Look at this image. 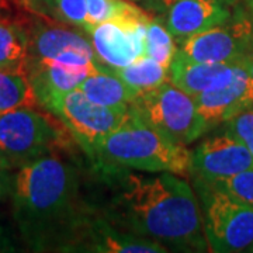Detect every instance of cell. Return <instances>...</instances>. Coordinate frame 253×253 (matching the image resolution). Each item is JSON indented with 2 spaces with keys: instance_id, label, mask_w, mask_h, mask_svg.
Listing matches in <instances>:
<instances>
[{
  "instance_id": "cell-1",
  "label": "cell",
  "mask_w": 253,
  "mask_h": 253,
  "mask_svg": "<svg viewBox=\"0 0 253 253\" xmlns=\"http://www.w3.org/2000/svg\"><path fill=\"white\" fill-rule=\"evenodd\" d=\"M109 197L99 212L120 229L152 239L176 252H207L203 214L184 177L172 173L139 174L99 168Z\"/></svg>"
},
{
  "instance_id": "cell-2",
  "label": "cell",
  "mask_w": 253,
  "mask_h": 253,
  "mask_svg": "<svg viewBox=\"0 0 253 253\" xmlns=\"http://www.w3.org/2000/svg\"><path fill=\"white\" fill-rule=\"evenodd\" d=\"M10 196L21 239L36 252H63L89 208L81 199L78 168L59 152L18 168Z\"/></svg>"
},
{
  "instance_id": "cell-3",
  "label": "cell",
  "mask_w": 253,
  "mask_h": 253,
  "mask_svg": "<svg viewBox=\"0 0 253 253\" xmlns=\"http://www.w3.org/2000/svg\"><path fill=\"white\" fill-rule=\"evenodd\" d=\"M94 169L120 168L146 173H172L187 179L191 151L145 124L131 111L123 126L104 138L93 161Z\"/></svg>"
},
{
  "instance_id": "cell-4",
  "label": "cell",
  "mask_w": 253,
  "mask_h": 253,
  "mask_svg": "<svg viewBox=\"0 0 253 253\" xmlns=\"http://www.w3.org/2000/svg\"><path fill=\"white\" fill-rule=\"evenodd\" d=\"M66 126L52 113H41L34 106L0 113V152L11 169L61 152L69 145Z\"/></svg>"
},
{
  "instance_id": "cell-5",
  "label": "cell",
  "mask_w": 253,
  "mask_h": 253,
  "mask_svg": "<svg viewBox=\"0 0 253 253\" xmlns=\"http://www.w3.org/2000/svg\"><path fill=\"white\" fill-rule=\"evenodd\" d=\"M129 111L176 144L187 146L208 131L193 96L169 81L141 93L129 106Z\"/></svg>"
},
{
  "instance_id": "cell-6",
  "label": "cell",
  "mask_w": 253,
  "mask_h": 253,
  "mask_svg": "<svg viewBox=\"0 0 253 253\" xmlns=\"http://www.w3.org/2000/svg\"><path fill=\"white\" fill-rule=\"evenodd\" d=\"M201 199V214L208 251L253 252V208L226 193L194 181Z\"/></svg>"
},
{
  "instance_id": "cell-7",
  "label": "cell",
  "mask_w": 253,
  "mask_h": 253,
  "mask_svg": "<svg viewBox=\"0 0 253 253\" xmlns=\"http://www.w3.org/2000/svg\"><path fill=\"white\" fill-rule=\"evenodd\" d=\"M66 126L91 162L104 138L123 126L129 109H110L91 101L79 89L56 96L45 107Z\"/></svg>"
},
{
  "instance_id": "cell-8",
  "label": "cell",
  "mask_w": 253,
  "mask_h": 253,
  "mask_svg": "<svg viewBox=\"0 0 253 253\" xmlns=\"http://www.w3.org/2000/svg\"><path fill=\"white\" fill-rule=\"evenodd\" d=\"M149 18L144 10L126 1L116 16L91 27L86 34L100 65L116 69L145 56V30Z\"/></svg>"
},
{
  "instance_id": "cell-9",
  "label": "cell",
  "mask_w": 253,
  "mask_h": 253,
  "mask_svg": "<svg viewBox=\"0 0 253 253\" xmlns=\"http://www.w3.org/2000/svg\"><path fill=\"white\" fill-rule=\"evenodd\" d=\"M252 51V21L236 11L225 21L181 41L176 54L197 62L236 63Z\"/></svg>"
},
{
  "instance_id": "cell-10",
  "label": "cell",
  "mask_w": 253,
  "mask_h": 253,
  "mask_svg": "<svg viewBox=\"0 0 253 253\" xmlns=\"http://www.w3.org/2000/svg\"><path fill=\"white\" fill-rule=\"evenodd\" d=\"M63 252L89 253H166L165 246L152 239L134 235L110 224L93 207L79 218Z\"/></svg>"
},
{
  "instance_id": "cell-11",
  "label": "cell",
  "mask_w": 253,
  "mask_h": 253,
  "mask_svg": "<svg viewBox=\"0 0 253 253\" xmlns=\"http://www.w3.org/2000/svg\"><path fill=\"white\" fill-rule=\"evenodd\" d=\"M251 168H253V156L228 131L210 136L191 151L190 176L194 181L214 183Z\"/></svg>"
},
{
  "instance_id": "cell-12",
  "label": "cell",
  "mask_w": 253,
  "mask_h": 253,
  "mask_svg": "<svg viewBox=\"0 0 253 253\" xmlns=\"http://www.w3.org/2000/svg\"><path fill=\"white\" fill-rule=\"evenodd\" d=\"M159 11L173 38L181 42L225 21L231 10L221 0H146Z\"/></svg>"
},
{
  "instance_id": "cell-13",
  "label": "cell",
  "mask_w": 253,
  "mask_h": 253,
  "mask_svg": "<svg viewBox=\"0 0 253 253\" xmlns=\"http://www.w3.org/2000/svg\"><path fill=\"white\" fill-rule=\"evenodd\" d=\"M193 99L210 131L212 126L228 123L236 114L253 107V79L241 66L235 79L225 87L200 93Z\"/></svg>"
},
{
  "instance_id": "cell-14",
  "label": "cell",
  "mask_w": 253,
  "mask_h": 253,
  "mask_svg": "<svg viewBox=\"0 0 253 253\" xmlns=\"http://www.w3.org/2000/svg\"><path fill=\"white\" fill-rule=\"evenodd\" d=\"M239 68V63L197 62L176 54L169 66V82L190 96H196L225 87L235 79Z\"/></svg>"
},
{
  "instance_id": "cell-15",
  "label": "cell",
  "mask_w": 253,
  "mask_h": 253,
  "mask_svg": "<svg viewBox=\"0 0 253 253\" xmlns=\"http://www.w3.org/2000/svg\"><path fill=\"white\" fill-rule=\"evenodd\" d=\"M27 36L28 63L48 61L72 49L94 52L90 38L63 26L38 23Z\"/></svg>"
},
{
  "instance_id": "cell-16",
  "label": "cell",
  "mask_w": 253,
  "mask_h": 253,
  "mask_svg": "<svg viewBox=\"0 0 253 253\" xmlns=\"http://www.w3.org/2000/svg\"><path fill=\"white\" fill-rule=\"evenodd\" d=\"M28 78L37 103L45 109L56 96L75 90L90 73L49 62L28 63Z\"/></svg>"
},
{
  "instance_id": "cell-17",
  "label": "cell",
  "mask_w": 253,
  "mask_h": 253,
  "mask_svg": "<svg viewBox=\"0 0 253 253\" xmlns=\"http://www.w3.org/2000/svg\"><path fill=\"white\" fill-rule=\"evenodd\" d=\"M78 89L91 101L110 109L128 110L139 96L135 89L128 86L107 68H101L87 75Z\"/></svg>"
},
{
  "instance_id": "cell-18",
  "label": "cell",
  "mask_w": 253,
  "mask_h": 253,
  "mask_svg": "<svg viewBox=\"0 0 253 253\" xmlns=\"http://www.w3.org/2000/svg\"><path fill=\"white\" fill-rule=\"evenodd\" d=\"M110 71L116 73L128 86L135 89L138 94L152 90L169 81V69L149 56H142L141 59L126 66Z\"/></svg>"
},
{
  "instance_id": "cell-19",
  "label": "cell",
  "mask_w": 253,
  "mask_h": 253,
  "mask_svg": "<svg viewBox=\"0 0 253 253\" xmlns=\"http://www.w3.org/2000/svg\"><path fill=\"white\" fill-rule=\"evenodd\" d=\"M28 36L16 23L0 20V69L28 71Z\"/></svg>"
},
{
  "instance_id": "cell-20",
  "label": "cell",
  "mask_w": 253,
  "mask_h": 253,
  "mask_svg": "<svg viewBox=\"0 0 253 253\" xmlns=\"http://www.w3.org/2000/svg\"><path fill=\"white\" fill-rule=\"evenodd\" d=\"M36 104L28 71L0 69V113Z\"/></svg>"
},
{
  "instance_id": "cell-21",
  "label": "cell",
  "mask_w": 253,
  "mask_h": 253,
  "mask_svg": "<svg viewBox=\"0 0 253 253\" xmlns=\"http://www.w3.org/2000/svg\"><path fill=\"white\" fill-rule=\"evenodd\" d=\"M176 51V40L165 26L162 18L159 16L149 18L145 30V56L152 58L169 69Z\"/></svg>"
},
{
  "instance_id": "cell-22",
  "label": "cell",
  "mask_w": 253,
  "mask_h": 253,
  "mask_svg": "<svg viewBox=\"0 0 253 253\" xmlns=\"http://www.w3.org/2000/svg\"><path fill=\"white\" fill-rule=\"evenodd\" d=\"M48 11L62 24L71 27H87V7L86 0H44Z\"/></svg>"
},
{
  "instance_id": "cell-23",
  "label": "cell",
  "mask_w": 253,
  "mask_h": 253,
  "mask_svg": "<svg viewBox=\"0 0 253 253\" xmlns=\"http://www.w3.org/2000/svg\"><path fill=\"white\" fill-rule=\"evenodd\" d=\"M206 184L221 190L228 196H231L232 199L238 200L239 203L253 208V168L235 173L225 179H221L214 183H206Z\"/></svg>"
},
{
  "instance_id": "cell-24",
  "label": "cell",
  "mask_w": 253,
  "mask_h": 253,
  "mask_svg": "<svg viewBox=\"0 0 253 253\" xmlns=\"http://www.w3.org/2000/svg\"><path fill=\"white\" fill-rule=\"evenodd\" d=\"M126 0H86L87 7V33L91 27L116 16Z\"/></svg>"
},
{
  "instance_id": "cell-25",
  "label": "cell",
  "mask_w": 253,
  "mask_h": 253,
  "mask_svg": "<svg viewBox=\"0 0 253 253\" xmlns=\"http://www.w3.org/2000/svg\"><path fill=\"white\" fill-rule=\"evenodd\" d=\"M226 124V131L238 138L253 156V107L236 114Z\"/></svg>"
},
{
  "instance_id": "cell-26",
  "label": "cell",
  "mask_w": 253,
  "mask_h": 253,
  "mask_svg": "<svg viewBox=\"0 0 253 253\" xmlns=\"http://www.w3.org/2000/svg\"><path fill=\"white\" fill-rule=\"evenodd\" d=\"M13 180H14V174L11 173V170L6 168H0V201L6 199L11 193Z\"/></svg>"
},
{
  "instance_id": "cell-27",
  "label": "cell",
  "mask_w": 253,
  "mask_h": 253,
  "mask_svg": "<svg viewBox=\"0 0 253 253\" xmlns=\"http://www.w3.org/2000/svg\"><path fill=\"white\" fill-rule=\"evenodd\" d=\"M236 63H239L245 71L248 72V75L253 79V51L252 52H249V54L245 55L244 58H241Z\"/></svg>"
},
{
  "instance_id": "cell-28",
  "label": "cell",
  "mask_w": 253,
  "mask_h": 253,
  "mask_svg": "<svg viewBox=\"0 0 253 253\" xmlns=\"http://www.w3.org/2000/svg\"><path fill=\"white\" fill-rule=\"evenodd\" d=\"M0 168H6V169H10V170H11L10 165L7 163V161L4 159V156H3V154H1V152H0Z\"/></svg>"
},
{
  "instance_id": "cell-29",
  "label": "cell",
  "mask_w": 253,
  "mask_h": 253,
  "mask_svg": "<svg viewBox=\"0 0 253 253\" xmlns=\"http://www.w3.org/2000/svg\"><path fill=\"white\" fill-rule=\"evenodd\" d=\"M221 1H225V3H229V1H232V0H221Z\"/></svg>"
},
{
  "instance_id": "cell-30",
  "label": "cell",
  "mask_w": 253,
  "mask_h": 253,
  "mask_svg": "<svg viewBox=\"0 0 253 253\" xmlns=\"http://www.w3.org/2000/svg\"><path fill=\"white\" fill-rule=\"evenodd\" d=\"M249 3H251V6L253 7V0H249Z\"/></svg>"
},
{
  "instance_id": "cell-31",
  "label": "cell",
  "mask_w": 253,
  "mask_h": 253,
  "mask_svg": "<svg viewBox=\"0 0 253 253\" xmlns=\"http://www.w3.org/2000/svg\"><path fill=\"white\" fill-rule=\"evenodd\" d=\"M135 1H142V0H135Z\"/></svg>"
}]
</instances>
